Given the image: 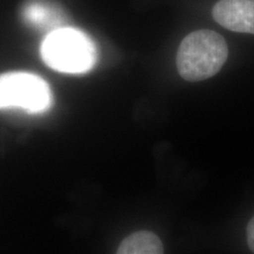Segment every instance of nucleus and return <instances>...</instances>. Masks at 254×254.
I'll return each instance as SVG.
<instances>
[{"label":"nucleus","instance_id":"nucleus-3","mask_svg":"<svg viewBox=\"0 0 254 254\" xmlns=\"http://www.w3.org/2000/svg\"><path fill=\"white\" fill-rule=\"evenodd\" d=\"M52 105L49 84L28 72L0 74V110L20 109L28 113L46 112Z\"/></svg>","mask_w":254,"mask_h":254},{"label":"nucleus","instance_id":"nucleus-6","mask_svg":"<svg viewBox=\"0 0 254 254\" xmlns=\"http://www.w3.org/2000/svg\"><path fill=\"white\" fill-rule=\"evenodd\" d=\"M23 17L32 26L47 28L56 27L60 24L59 14L55 7L41 0L27 2L23 9Z\"/></svg>","mask_w":254,"mask_h":254},{"label":"nucleus","instance_id":"nucleus-7","mask_svg":"<svg viewBox=\"0 0 254 254\" xmlns=\"http://www.w3.org/2000/svg\"><path fill=\"white\" fill-rule=\"evenodd\" d=\"M247 243L252 252L254 253V217L247 225Z\"/></svg>","mask_w":254,"mask_h":254},{"label":"nucleus","instance_id":"nucleus-2","mask_svg":"<svg viewBox=\"0 0 254 254\" xmlns=\"http://www.w3.org/2000/svg\"><path fill=\"white\" fill-rule=\"evenodd\" d=\"M40 55L51 68L80 74L88 72L97 62V49L84 32L71 27L51 31L40 47Z\"/></svg>","mask_w":254,"mask_h":254},{"label":"nucleus","instance_id":"nucleus-5","mask_svg":"<svg viewBox=\"0 0 254 254\" xmlns=\"http://www.w3.org/2000/svg\"><path fill=\"white\" fill-rule=\"evenodd\" d=\"M116 254H164V247L153 232L139 231L126 237Z\"/></svg>","mask_w":254,"mask_h":254},{"label":"nucleus","instance_id":"nucleus-1","mask_svg":"<svg viewBox=\"0 0 254 254\" xmlns=\"http://www.w3.org/2000/svg\"><path fill=\"white\" fill-rule=\"evenodd\" d=\"M227 57V44L220 34L209 30L195 31L180 44L177 68L185 80L202 81L217 74Z\"/></svg>","mask_w":254,"mask_h":254},{"label":"nucleus","instance_id":"nucleus-4","mask_svg":"<svg viewBox=\"0 0 254 254\" xmlns=\"http://www.w3.org/2000/svg\"><path fill=\"white\" fill-rule=\"evenodd\" d=\"M212 15L222 27L254 34V0H219Z\"/></svg>","mask_w":254,"mask_h":254}]
</instances>
